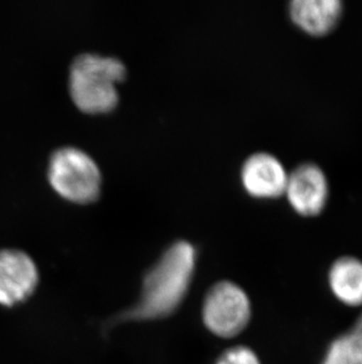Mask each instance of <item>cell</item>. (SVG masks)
<instances>
[{"instance_id":"cell-7","label":"cell","mask_w":362,"mask_h":364,"mask_svg":"<svg viewBox=\"0 0 362 364\" xmlns=\"http://www.w3.org/2000/svg\"><path fill=\"white\" fill-rule=\"evenodd\" d=\"M287 168L270 152H254L241 166V183L251 196L260 200L284 197L288 179Z\"/></svg>"},{"instance_id":"cell-11","label":"cell","mask_w":362,"mask_h":364,"mask_svg":"<svg viewBox=\"0 0 362 364\" xmlns=\"http://www.w3.org/2000/svg\"><path fill=\"white\" fill-rule=\"evenodd\" d=\"M216 364H261V362L251 348L236 346L224 351Z\"/></svg>"},{"instance_id":"cell-12","label":"cell","mask_w":362,"mask_h":364,"mask_svg":"<svg viewBox=\"0 0 362 364\" xmlns=\"http://www.w3.org/2000/svg\"><path fill=\"white\" fill-rule=\"evenodd\" d=\"M349 330H352V331H360V330H362V313L360 314L359 317L356 318V322L353 323V326Z\"/></svg>"},{"instance_id":"cell-8","label":"cell","mask_w":362,"mask_h":364,"mask_svg":"<svg viewBox=\"0 0 362 364\" xmlns=\"http://www.w3.org/2000/svg\"><path fill=\"white\" fill-rule=\"evenodd\" d=\"M344 11L340 0H293L287 14L292 24L305 35L322 38L338 28Z\"/></svg>"},{"instance_id":"cell-6","label":"cell","mask_w":362,"mask_h":364,"mask_svg":"<svg viewBox=\"0 0 362 364\" xmlns=\"http://www.w3.org/2000/svg\"><path fill=\"white\" fill-rule=\"evenodd\" d=\"M39 272L33 258L14 247L0 249V306L14 308L37 290Z\"/></svg>"},{"instance_id":"cell-2","label":"cell","mask_w":362,"mask_h":364,"mask_svg":"<svg viewBox=\"0 0 362 364\" xmlns=\"http://www.w3.org/2000/svg\"><path fill=\"white\" fill-rule=\"evenodd\" d=\"M125 73V65L114 57L96 53L75 57L70 70V91L75 105L91 114L112 110L118 102L116 82Z\"/></svg>"},{"instance_id":"cell-9","label":"cell","mask_w":362,"mask_h":364,"mask_svg":"<svg viewBox=\"0 0 362 364\" xmlns=\"http://www.w3.org/2000/svg\"><path fill=\"white\" fill-rule=\"evenodd\" d=\"M331 294L345 306H362V261L356 256H341L328 270Z\"/></svg>"},{"instance_id":"cell-10","label":"cell","mask_w":362,"mask_h":364,"mask_svg":"<svg viewBox=\"0 0 362 364\" xmlns=\"http://www.w3.org/2000/svg\"><path fill=\"white\" fill-rule=\"evenodd\" d=\"M322 364H362V330H347L331 341Z\"/></svg>"},{"instance_id":"cell-5","label":"cell","mask_w":362,"mask_h":364,"mask_svg":"<svg viewBox=\"0 0 362 364\" xmlns=\"http://www.w3.org/2000/svg\"><path fill=\"white\" fill-rule=\"evenodd\" d=\"M331 186L325 170L314 162L297 165L288 173L284 198L300 217H318L325 211Z\"/></svg>"},{"instance_id":"cell-4","label":"cell","mask_w":362,"mask_h":364,"mask_svg":"<svg viewBox=\"0 0 362 364\" xmlns=\"http://www.w3.org/2000/svg\"><path fill=\"white\" fill-rule=\"evenodd\" d=\"M206 328L221 338H232L246 329L252 316L250 297L241 287L229 281L213 284L202 303Z\"/></svg>"},{"instance_id":"cell-3","label":"cell","mask_w":362,"mask_h":364,"mask_svg":"<svg viewBox=\"0 0 362 364\" xmlns=\"http://www.w3.org/2000/svg\"><path fill=\"white\" fill-rule=\"evenodd\" d=\"M48 179L62 196L85 203L96 200L102 176L91 156L80 149L64 146L51 155Z\"/></svg>"},{"instance_id":"cell-1","label":"cell","mask_w":362,"mask_h":364,"mask_svg":"<svg viewBox=\"0 0 362 364\" xmlns=\"http://www.w3.org/2000/svg\"><path fill=\"white\" fill-rule=\"evenodd\" d=\"M194 267V247L186 241L172 244L145 275L141 299L112 324L160 320L175 313L187 295Z\"/></svg>"}]
</instances>
